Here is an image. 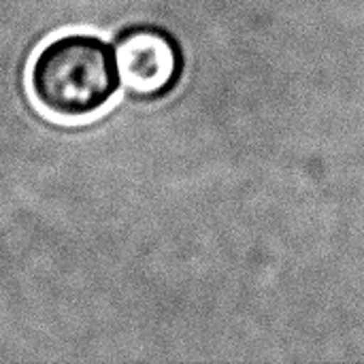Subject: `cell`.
Here are the masks:
<instances>
[{"instance_id":"7a4b0ae2","label":"cell","mask_w":364,"mask_h":364,"mask_svg":"<svg viewBox=\"0 0 364 364\" xmlns=\"http://www.w3.org/2000/svg\"><path fill=\"white\" fill-rule=\"evenodd\" d=\"M122 85L136 98L156 100L171 94L186 68L177 36L158 23H130L113 41Z\"/></svg>"},{"instance_id":"6da1fadb","label":"cell","mask_w":364,"mask_h":364,"mask_svg":"<svg viewBox=\"0 0 364 364\" xmlns=\"http://www.w3.org/2000/svg\"><path fill=\"white\" fill-rule=\"evenodd\" d=\"M119 83L113 47L87 32H66L47 41L28 70L32 100L45 115L62 122L102 113Z\"/></svg>"}]
</instances>
